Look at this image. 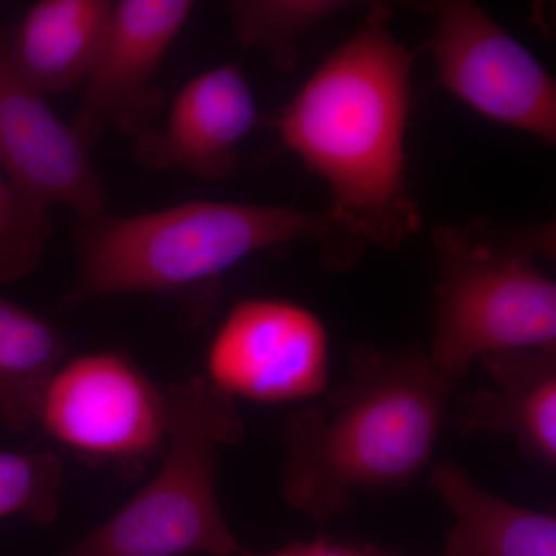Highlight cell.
Segmentation results:
<instances>
[{
    "mask_svg": "<svg viewBox=\"0 0 556 556\" xmlns=\"http://www.w3.org/2000/svg\"><path fill=\"white\" fill-rule=\"evenodd\" d=\"M413 61L390 11L372 7L274 119L281 144L327 182L329 211L387 249L422 226L405 155Z\"/></svg>",
    "mask_w": 556,
    "mask_h": 556,
    "instance_id": "1",
    "label": "cell"
},
{
    "mask_svg": "<svg viewBox=\"0 0 556 556\" xmlns=\"http://www.w3.org/2000/svg\"><path fill=\"white\" fill-rule=\"evenodd\" d=\"M457 387L427 351L362 343L345 382L281 424L285 501L328 521L356 493L412 484L433 460Z\"/></svg>",
    "mask_w": 556,
    "mask_h": 556,
    "instance_id": "2",
    "label": "cell"
},
{
    "mask_svg": "<svg viewBox=\"0 0 556 556\" xmlns=\"http://www.w3.org/2000/svg\"><path fill=\"white\" fill-rule=\"evenodd\" d=\"M294 241L316 244L336 270L353 268L368 244L329 208L188 201L148 214H108L83 230L78 280L62 306L121 294L193 295L204 314L223 274Z\"/></svg>",
    "mask_w": 556,
    "mask_h": 556,
    "instance_id": "3",
    "label": "cell"
},
{
    "mask_svg": "<svg viewBox=\"0 0 556 556\" xmlns=\"http://www.w3.org/2000/svg\"><path fill=\"white\" fill-rule=\"evenodd\" d=\"M555 229L489 219L441 226L433 334L427 354L459 386L486 354L556 348V285L536 257H555Z\"/></svg>",
    "mask_w": 556,
    "mask_h": 556,
    "instance_id": "4",
    "label": "cell"
},
{
    "mask_svg": "<svg viewBox=\"0 0 556 556\" xmlns=\"http://www.w3.org/2000/svg\"><path fill=\"white\" fill-rule=\"evenodd\" d=\"M167 453L148 486L60 556H237L217 490V452L241 441L236 401L204 376L163 391Z\"/></svg>",
    "mask_w": 556,
    "mask_h": 556,
    "instance_id": "5",
    "label": "cell"
},
{
    "mask_svg": "<svg viewBox=\"0 0 556 556\" xmlns=\"http://www.w3.org/2000/svg\"><path fill=\"white\" fill-rule=\"evenodd\" d=\"M433 16L420 51L433 54L439 83L486 119L556 141V83L544 65L481 7L427 3Z\"/></svg>",
    "mask_w": 556,
    "mask_h": 556,
    "instance_id": "6",
    "label": "cell"
},
{
    "mask_svg": "<svg viewBox=\"0 0 556 556\" xmlns=\"http://www.w3.org/2000/svg\"><path fill=\"white\" fill-rule=\"evenodd\" d=\"M38 424L67 447L138 471L166 439L163 391L123 354L91 353L61 365Z\"/></svg>",
    "mask_w": 556,
    "mask_h": 556,
    "instance_id": "7",
    "label": "cell"
},
{
    "mask_svg": "<svg viewBox=\"0 0 556 556\" xmlns=\"http://www.w3.org/2000/svg\"><path fill=\"white\" fill-rule=\"evenodd\" d=\"M206 369L204 378L233 401H314L327 393V328L289 300H241L212 339Z\"/></svg>",
    "mask_w": 556,
    "mask_h": 556,
    "instance_id": "8",
    "label": "cell"
},
{
    "mask_svg": "<svg viewBox=\"0 0 556 556\" xmlns=\"http://www.w3.org/2000/svg\"><path fill=\"white\" fill-rule=\"evenodd\" d=\"M90 146L11 64L0 30V167L42 206H67L84 228L109 214Z\"/></svg>",
    "mask_w": 556,
    "mask_h": 556,
    "instance_id": "9",
    "label": "cell"
},
{
    "mask_svg": "<svg viewBox=\"0 0 556 556\" xmlns=\"http://www.w3.org/2000/svg\"><path fill=\"white\" fill-rule=\"evenodd\" d=\"M188 0H121L113 3L108 36L84 84L83 108L73 124L87 144L105 127L141 134L160 109L153 78L188 24Z\"/></svg>",
    "mask_w": 556,
    "mask_h": 556,
    "instance_id": "10",
    "label": "cell"
},
{
    "mask_svg": "<svg viewBox=\"0 0 556 556\" xmlns=\"http://www.w3.org/2000/svg\"><path fill=\"white\" fill-rule=\"evenodd\" d=\"M257 121V102L243 70L219 65L179 90L161 129L138 134L135 156L149 169H181L222 181L239 169L240 146Z\"/></svg>",
    "mask_w": 556,
    "mask_h": 556,
    "instance_id": "11",
    "label": "cell"
},
{
    "mask_svg": "<svg viewBox=\"0 0 556 556\" xmlns=\"http://www.w3.org/2000/svg\"><path fill=\"white\" fill-rule=\"evenodd\" d=\"M492 380L455 409L464 434L514 438L527 457L556 464V348L501 351L479 358Z\"/></svg>",
    "mask_w": 556,
    "mask_h": 556,
    "instance_id": "12",
    "label": "cell"
},
{
    "mask_svg": "<svg viewBox=\"0 0 556 556\" xmlns=\"http://www.w3.org/2000/svg\"><path fill=\"white\" fill-rule=\"evenodd\" d=\"M113 2L42 0L7 30L13 67L42 97L84 86L108 36Z\"/></svg>",
    "mask_w": 556,
    "mask_h": 556,
    "instance_id": "13",
    "label": "cell"
},
{
    "mask_svg": "<svg viewBox=\"0 0 556 556\" xmlns=\"http://www.w3.org/2000/svg\"><path fill=\"white\" fill-rule=\"evenodd\" d=\"M428 484L455 517L439 556H556V517L479 485L463 467H431Z\"/></svg>",
    "mask_w": 556,
    "mask_h": 556,
    "instance_id": "14",
    "label": "cell"
},
{
    "mask_svg": "<svg viewBox=\"0 0 556 556\" xmlns=\"http://www.w3.org/2000/svg\"><path fill=\"white\" fill-rule=\"evenodd\" d=\"M67 354L46 318L0 299V424L22 433L38 424L40 402Z\"/></svg>",
    "mask_w": 556,
    "mask_h": 556,
    "instance_id": "15",
    "label": "cell"
},
{
    "mask_svg": "<svg viewBox=\"0 0 556 556\" xmlns=\"http://www.w3.org/2000/svg\"><path fill=\"white\" fill-rule=\"evenodd\" d=\"M354 9L339 0H243L229 3L241 46L265 51L278 70L294 68L303 35L328 17Z\"/></svg>",
    "mask_w": 556,
    "mask_h": 556,
    "instance_id": "16",
    "label": "cell"
},
{
    "mask_svg": "<svg viewBox=\"0 0 556 556\" xmlns=\"http://www.w3.org/2000/svg\"><path fill=\"white\" fill-rule=\"evenodd\" d=\"M62 463L50 452H0V519L22 515L39 526L60 511Z\"/></svg>",
    "mask_w": 556,
    "mask_h": 556,
    "instance_id": "17",
    "label": "cell"
},
{
    "mask_svg": "<svg viewBox=\"0 0 556 556\" xmlns=\"http://www.w3.org/2000/svg\"><path fill=\"white\" fill-rule=\"evenodd\" d=\"M51 228L49 207L0 175V285L20 281L36 269Z\"/></svg>",
    "mask_w": 556,
    "mask_h": 556,
    "instance_id": "18",
    "label": "cell"
},
{
    "mask_svg": "<svg viewBox=\"0 0 556 556\" xmlns=\"http://www.w3.org/2000/svg\"><path fill=\"white\" fill-rule=\"evenodd\" d=\"M237 556H405L394 554V552L386 551L372 544L353 543V541H338L332 538H314L309 543L289 544L288 547L280 551L257 552L241 551Z\"/></svg>",
    "mask_w": 556,
    "mask_h": 556,
    "instance_id": "19",
    "label": "cell"
}]
</instances>
